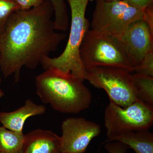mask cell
Instances as JSON below:
<instances>
[{
	"label": "cell",
	"mask_w": 153,
	"mask_h": 153,
	"mask_svg": "<svg viewBox=\"0 0 153 153\" xmlns=\"http://www.w3.org/2000/svg\"><path fill=\"white\" fill-rule=\"evenodd\" d=\"M80 57L85 69L95 67L122 68L130 72L134 68L119 39L88 30L80 47Z\"/></svg>",
	"instance_id": "4"
},
{
	"label": "cell",
	"mask_w": 153,
	"mask_h": 153,
	"mask_svg": "<svg viewBox=\"0 0 153 153\" xmlns=\"http://www.w3.org/2000/svg\"><path fill=\"white\" fill-rule=\"evenodd\" d=\"M89 0H67L71 11V21L69 38L66 48L57 57L44 58L41 64L45 70L56 68L71 73L82 81L85 69L79 54L80 47L90 24L85 18L86 7Z\"/></svg>",
	"instance_id": "3"
},
{
	"label": "cell",
	"mask_w": 153,
	"mask_h": 153,
	"mask_svg": "<svg viewBox=\"0 0 153 153\" xmlns=\"http://www.w3.org/2000/svg\"><path fill=\"white\" fill-rule=\"evenodd\" d=\"M20 10L19 6L11 0H0V33L2 32L11 14Z\"/></svg>",
	"instance_id": "16"
},
{
	"label": "cell",
	"mask_w": 153,
	"mask_h": 153,
	"mask_svg": "<svg viewBox=\"0 0 153 153\" xmlns=\"http://www.w3.org/2000/svg\"><path fill=\"white\" fill-rule=\"evenodd\" d=\"M146 8L134 7L123 0H96L91 30L118 38L132 22L144 20Z\"/></svg>",
	"instance_id": "5"
},
{
	"label": "cell",
	"mask_w": 153,
	"mask_h": 153,
	"mask_svg": "<svg viewBox=\"0 0 153 153\" xmlns=\"http://www.w3.org/2000/svg\"><path fill=\"white\" fill-rule=\"evenodd\" d=\"M53 15L52 4L45 0L9 16L0 33V70L5 78L13 76L14 82H19L23 67L37 68L66 38L65 33L56 32Z\"/></svg>",
	"instance_id": "1"
},
{
	"label": "cell",
	"mask_w": 153,
	"mask_h": 153,
	"mask_svg": "<svg viewBox=\"0 0 153 153\" xmlns=\"http://www.w3.org/2000/svg\"><path fill=\"white\" fill-rule=\"evenodd\" d=\"M52 4L54 10V20L55 30L65 31L69 27V18L64 0H48Z\"/></svg>",
	"instance_id": "15"
},
{
	"label": "cell",
	"mask_w": 153,
	"mask_h": 153,
	"mask_svg": "<svg viewBox=\"0 0 153 153\" xmlns=\"http://www.w3.org/2000/svg\"><path fill=\"white\" fill-rule=\"evenodd\" d=\"M83 82L71 73L49 68L36 76V93L54 110L78 114L88 108L92 101L91 92Z\"/></svg>",
	"instance_id": "2"
},
{
	"label": "cell",
	"mask_w": 153,
	"mask_h": 153,
	"mask_svg": "<svg viewBox=\"0 0 153 153\" xmlns=\"http://www.w3.org/2000/svg\"><path fill=\"white\" fill-rule=\"evenodd\" d=\"M134 68L153 50V32L144 20L132 22L118 38Z\"/></svg>",
	"instance_id": "9"
},
{
	"label": "cell",
	"mask_w": 153,
	"mask_h": 153,
	"mask_svg": "<svg viewBox=\"0 0 153 153\" xmlns=\"http://www.w3.org/2000/svg\"><path fill=\"white\" fill-rule=\"evenodd\" d=\"M46 110L44 105L36 104L31 100L27 99L23 106L16 110L0 112V123L6 128L22 134L26 120L31 117L44 114Z\"/></svg>",
	"instance_id": "11"
},
{
	"label": "cell",
	"mask_w": 153,
	"mask_h": 153,
	"mask_svg": "<svg viewBox=\"0 0 153 153\" xmlns=\"http://www.w3.org/2000/svg\"><path fill=\"white\" fill-rule=\"evenodd\" d=\"M107 1H122V0H105Z\"/></svg>",
	"instance_id": "23"
},
{
	"label": "cell",
	"mask_w": 153,
	"mask_h": 153,
	"mask_svg": "<svg viewBox=\"0 0 153 153\" xmlns=\"http://www.w3.org/2000/svg\"><path fill=\"white\" fill-rule=\"evenodd\" d=\"M144 21L148 23L151 31L153 32V4L149 6L146 9Z\"/></svg>",
	"instance_id": "21"
},
{
	"label": "cell",
	"mask_w": 153,
	"mask_h": 153,
	"mask_svg": "<svg viewBox=\"0 0 153 153\" xmlns=\"http://www.w3.org/2000/svg\"><path fill=\"white\" fill-rule=\"evenodd\" d=\"M84 80L107 94L110 100L126 107L137 99L136 88L131 72L122 68L95 67L85 69Z\"/></svg>",
	"instance_id": "7"
},
{
	"label": "cell",
	"mask_w": 153,
	"mask_h": 153,
	"mask_svg": "<svg viewBox=\"0 0 153 153\" xmlns=\"http://www.w3.org/2000/svg\"><path fill=\"white\" fill-rule=\"evenodd\" d=\"M17 4L22 10H27L40 5L45 0H11Z\"/></svg>",
	"instance_id": "19"
},
{
	"label": "cell",
	"mask_w": 153,
	"mask_h": 153,
	"mask_svg": "<svg viewBox=\"0 0 153 153\" xmlns=\"http://www.w3.org/2000/svg\"><path fill=\"white\" fill-rule=\"evenodd\" d=\"M24 137L0 126V153H22Z\"/></svg>",
	"instance_id": "13"
},
{
	"label": "cell",
	"mask_w": 153,
	"mask_h": 153,
	"mask_svg": "<svg viewBox=\"0 0 153 153\" xmlns=\"http://www.w3.org/2000/svg\"><path fill=\"white\" fill-rule=\"evenodd\" d=\"M133 77L136 88L137 98L153 106V77L134 73Z\"/></svg>",
	"instance_id": "14"
},
{
	"label": "cell",
	"mask_w": 153,
	"mask_h": 153,
	"mask_svg": "<svg viewBox=\"0 0 153 153\" xmlns=\"http://www.w3.org/2000/svg\"><path fill=\"white\" fill-rule=\"evenodd\" d=\"M60 137L51 131L38 129L25 135L22 153H59Z\"/></svg>",
	"instance_id": "10"
},
{
	"label": "cell",
	"mask_w": 153,
	"mask_h": 153,
	"mask_svg": "<svg viewBox=\"0 0 153 153\" xmlns=\"http://www.w3.org/2000/svg\"><path fill=\"white\" fill-rule=\"evenodd\" d=\"M61 153V152H60V153Z\"/></svg>",
	"instance_id": "24"
},
{
	"label": "cell",
	"mask_w": 153,
	"mask_h": 153,
	"mask_svg": "<svg viewBox=\"0 0 153 153\" xmlns=\"http://www.w3.org/2000/svg\"><path fill=\"white\" fill-rule=\"evenodd\" d=\"M60 152L84 153L91 140L98 136L101 126L83 117L66 119L61 125Z\"/></svg>",
	"instance_id": "8"
},
{
	"label": "cell",
	"mask_w": 153,
	"mask_h": 153,
	"mask_svg": "<svg viewBox=\"0 0 153 153\" xmlns=\"http://www.w3.org/2000/svg\"><path fill=\"white\" fill-rule=\"evenodd\" d=\"M129 4L139 8L145 9L153 4V0H123Z\"/></svg>",
	"instance_id": "20"
},
{
	"label": "cell",
	"mask_w": 153,
	"mask_h": 153,
	"mask_svg": "<svg viewBox=\"0 0 153 153\" xmlns=\"http://www.w3.org/2000/svg\"><path fill=\"white\" fill-rule=\"evenodd\" d=\"M105 147L109 153H126L128 147L118 141L107 142Z\"/></svg>",
	"instance_id": "18"
},
{
	"label": "cell",
	"mask_w": 153,
	"mask_h": 153,
	"mask_svg": "<svg viewBox=\"0 0 153 153\" xmlns=\"http://www.w3.org/2000/svg\"><path fill=\"white\" fill-rule=\"evenodd\" d=\"M108 141L123 143L136 153H153V134L149 130L124 133L107 141Z\"/></svg>",
	"instance_id": "12"
},
{
	"label": "cell",
	"mask_w": 153,
	"mask_h": 153,
	"mask_svg": "<svg viewBox=\"0 0 153 153\" xmlns=\"http://www.w3.org/2000/svg\"><path fill=\"white\" fill-rule=\"evenodd\" d=\"M1 74H0V85H1ZM4 96V93L0 87V99L2 98Z\"/></svg>",
	"instance_id": "22"
},
{
	"label": "cell",
	"mask_w": 153,
	"mask_h": 153,
	"mask_svg": "<svg viewBox=\"0 0 153 153\" xmlns=\"http://www.w3.org/2000/svg\"><path fill=\"white\" fill-rule=\"evenodd\" d=\"M133 72L135 74L153 77V50L145 55Z\"/></svg>",
	"instance_id": "17"
},
{
	"label": "cell",
	"mask_w": 153,
	"mask_h": 153,
	"mask_svg": "<svg viewBox=\"0 0 153 153\" xmlns=\"http://www.w3.org/2000/svg\"><path fill=\"white\" fill-rule=\"evenodd\" d=\"M104 121L108 140L128 132L149 130L153 124V106L138 98L125 108L110 100Z\"/></svg>",
	"instance_id": "6"
}]
</instances>
